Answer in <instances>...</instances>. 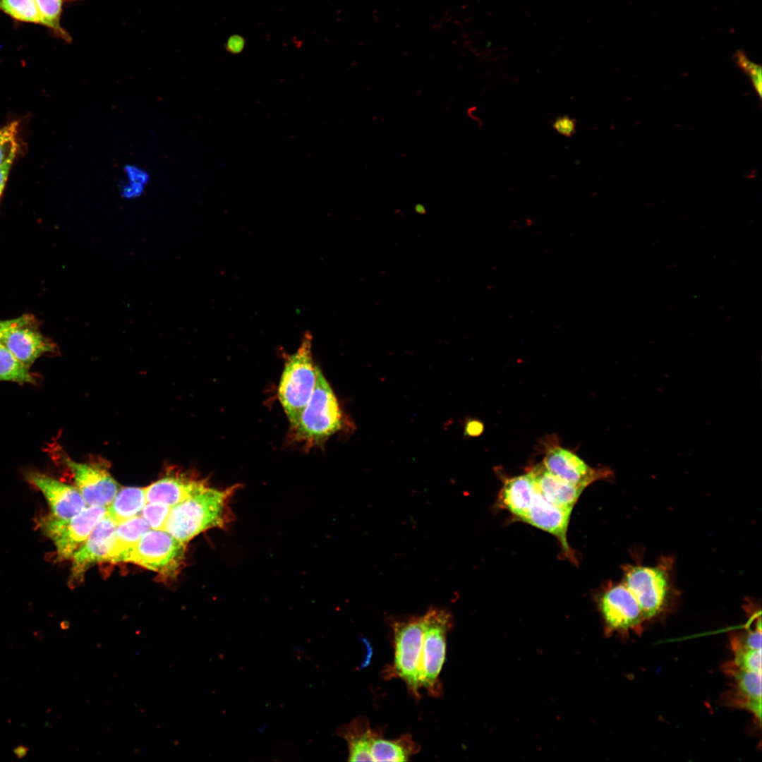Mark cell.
Here are the masks:
<instances>
[{
  "mask_svg": "<svg viewBox=\"0 0 762 762\" xmlns=\"http://www.w3.org/2000/svg\"><path fill=\"white\" fill-rule=\"evenodd\" d=\"M238 488L206 486L171 507L163 530L186 543L207 530L226 528L234 519L230 502Z\"/></svg>",
  "mask_w": 762,
  "mask_h": 762,
  "instance_id": "6da1fadb",
  "label": "cell"
},
{
  "mask_svg": "<svg viewBox=\"0 0 762 762\" xmlns=\"http://www.w3.org/2000/svg\"><path fill=\"white\" fill-rule=\"evenodd\" d=\"M313 337L306 332L297 350L289 356L278 386V398L291 430L298 425L314 391L319 368L312 355Z\"/></svg>",
  "mask_w": 762,
  "mask_h": 762,
  "instance_id": "7a4b0ae2",
  "label": "cell"
},
{
  "mask_svg": "<svg viewBox=\"0 0 762 762\" xmlns=\"http://www.w3.org/2000/svg\"><path fill=\"white\" fill-rule=\"evenodd\" d=\"M393 635L394 659L386 667L384 677L399 678L416 698L421 688V653L423 644V615L390 619Z\"/></svg>",
  "mask_w": 762,
  "mask_h": 762,
  "instance_id": "3957f363",
  "label": "cell"
},
{
  "mask_svg": "<svg viewBox=\"0 0 762 762\" xmlns=\"http://www.w3.org/2000/svg\"><path fill=\"white\" fill-rule=\"evenodd\" d=\"M337 397L318 369L314 391L294 431V439L307 446L320 445L342 427Z\"/></svg>",
  "mask_w": 762,
  "mask_h": 762,
  "instance_id": "277c9868",
  "label": "cell"
},
{
  "mask_svg": "<svg viewBox=\"0 0 762 762\" xmlns=\"http://www.w3.org/2000/svg\"><path fill=\"white\" fill-rule=\"evenodd\" d=\"M671 557L661 558L655 566L627 564L622 567L623 583L636 599L645 620L660 615L672 594Z\"/></svg>",
  "mask_w": 762,
  "mask_h": 762,
  "instance_id": "5b68a950",
  "label": "cell"
},
{
  "mask_svg": "<svg viewBox=\"0 0 762 762\" xmlns=\"http://www.w3.org/2000/svg\"><path fill=\"white\" fill-rule=\"evenodd\" d=\"M421 686L435 697L442 694L440 674L445 661L447 635L452 625L450 612L430 607L423 615Z\"/></svg>",
  "mask_w": 762,
  "mask_h": 762,
  "instance_id": "8992f818",
  "label": "cell"
},
{
  "mask_svg": "<svg viewBox=\"0 0 762 762\" xmlns=\"http://www.w3.org/2000/svg\"><path fill=\"white\" fill-rule=\"evenodd\" d=\"M107 507L87 506L75 516L61 519L50 514L40 516L37 524L54 543L56 561L70 560L88 538L97 524L105 515Z\"/></svg>",
  "mask_w": 762,
  "mask_h": 762,
  "instance_id": "52a82bcc",
  "label": "cell"
},
{
  "mask_svg": "<svg viewBox=\"0 0 762 762\" xmlns=\"http://www.w3.org/2000/svg\"><path fill=\"white\" fill-rule=\"evenodd\" d=\"M186 543L164 530L149 529L141 537L128 562L174 578L184 564Z\"/></svg>",
  "mask_w": 762,
  "mask_h": 762,
  "instance_id": "ba28073f",
  "label": "cell"
},
{
  "mask_svg": "<svg viewBox=\"0 0 762 762\" xmlns=\"http://www.w3.org/2000/svg\"><path fill=\"white\" fill-rule=\"evenodd\" d=\"M60 452V460L69 471L87 506L107 507L119 490L107 463L96 457L88 462L80 463Z\"/></svg>",
  "mask_w": 762,
  "mask_h": 762,
  "instance_id": "9c48e42d",
  "label": "cell"
},
{
  "mask_svg": "<svg viewBox=\"0 0 762 762\" xmlns=\"http://www.w3.org/2000/svg\"><path fill=\"white\" fill-rule=\"evenodd\" d=\"M599 607L610 631H641L645 619L636 599L624 583L607 588L600 597Z\"/></svg>",
  "mask_w": 762,
  "mask_h": 762,
  "instance_id": "30bf717a",
  "label": "cell"
},
{
  "mask_svg": "<svg viewBox=\"0 0 762 762\" xmlns=\"http://www.w3.org/2000/svg\"><path fill=\"white\" fill-rule=\"evenodd\" d=\"M117 524L106 514L97 524L88 538L71 557L68 579L71 587L83 581L86 572L95 564L104 562Z\"/></svg>",
  "mask_w": 762,
  "mask_h": 762,
  "instance_id": "8fae6325",
  "label": "cell"
},
{
  "mask_svg": "<svg viewBox=\"0 0 762 762\" xmlns=\"http://www.w3.org/2000/svg\"><path fill=\"white\" fill-rule=\"evenodd\" d=\"M542 464L550 473L561 480L583 488L613 475L609 468L590 467L575 454L560 446L550 447Z\"/></svg>",
  "mask_w": 762,
  "mask_h": 762,
  "instance_id": "7c38bea8",
  "label": "cell"
},
{
  "mask_svg": "<svg viewBox=\"0 0 762 762\" xmlns=\"http://www.w3.org/2000/svg\"><path fill=\"white\" fill-rule=\"evenodd\" d=\"M25 478L45 497L53 516L68 519L82 512L87 504L75 487L37 471H29Z\"/></svg>",
  "mask_w": 762,
  "mask_h": 762,
  "instance_id": "4fadbf2b",
  "label": "cell"
},
{
  "mask_svg": "<svg viewBox=\"0 0 762 762\" xmlns=\"http://www.w3.org/2000/svg\"><path fill=\"white\" fill-rule=\"evenodd\" d=\"M207 485L204 479L169 468L164 476L145 488V497L147 502H157L173 507Z\"/></svg>",
  "mask_w": 762,
  "mask_h": 762,
  "instance_id": "5bb4252c",
  "label": "cell"
},
{
  "mask_svg": "<svg viewBox=\"0 0 762 762\" xmlns=\"http://www.w3.org/2000/svg\"><path fill=\"white\" fill-rule=\"evenodd\" d=\"M1 343L20 361L30 367L44 354L56 351V346L35 326L34 318L10 329Z\"/></svg>",
  "mask_w": 762,
  "mask_h": 762,
  "instance_id": "9a60e30c",
  "label": "cell"
},
{
  "mask_svg": "<svg viewBox=\"0 0 762 762\" xmlns=\"http://www.w3.org/2000/svg\"><path fill=\"white\" fill-rule=\"evenodd\" d=\"M572 510L549 502L537 490L530 508L521 520L557 537L564 552L571 555L567 532Z\"/></svg>",
  "mask_w": 762,
  "mask_h": 762,
  "instance_id": "2e32d148",
  "label": "cell"
},
{
  "mask_svg": "<svg viewBox=\"0 0 762 762\" xmlns=\"http://www.w3.org/2000/svg\"><path fill=\"white\" fill-rule=\"evenodd\" d=\"M725 667V672L733 678L728 695L730 704L751 712L761 723V672L738 669L730 663Z\"/></svg>",
  "mask_w": 762,
  "mask_h": 762,
  "instance_id": "e0dca14e",
  "label": "cell"
},
{
  "mask_svg": "<svg viewBox=\"0 0 762 762\" xmlns=\"http://www.w3.org/2000/svg\"><path fill=\"white\" fill-rule=\"evenodd\" d=\"M536 484L538 491L549 502L564 507L573 508L584 490L561 480L550 473L539 464L528 472Z\"/></svg>",
  "mask_w": 762,
  "mask_h": 762,
  "instance_id": "ac0fdd59",
  "label": "cell"
},
{
  "mask_svg": "<svg viewBox=\"0 0 762 762\" xmlns=\"http://www.w3.org/2000/svg\"><path fill=\"white\" fill-rule=\"evenodd\" d=\"M150 526L141 515L136 516L116 526L104 562H128L137 543Z\"/></svg>",
  "mask_w": 762,
  "mask_h": 762,
  "instance_id": "d6986e66",
  "label": "cell"
},
{
  "mask_svg": "<svg viewBox=\"0 0 762 762\" xmlns=\"http://www.w3.org/2000/svg\"><path fill=\"white\" fill-rule=\"evenodd\" d=\"M370 727L368 719L359 716L338 729L337 734L347 743L349 761H372L370 750L375 737L380 734Z\"/></svg>",
  "mask_w": 762,
  "mask_h": 762,
  "instance_id": "ffe728a7",
  "label": "cell"
},
{
  "mask_svg": "<svg viewBox=\"0 0 762 762\" xmlns=\"http://www.w3.org/2000/svg\"><path fill=\"white\" fill-rule=\"evenodd\" d=\"M537 488L531 475L517 476L507 479L500 492V503L519 519L530 508Z\"/></svg>",
  "mask_w": 762,
  "mask_h": 762,
  "instance_id": "44dd1931",
  "label": "cell"
},
{
  "mask_svg": "<svg viewBox=\"0 0 762 762\" xmlns=\"http://www.w3.org/2000/svg\"><path fill=\"white\" fill-rule=\"evenodd\" d=\"M419 750L420 746L409 734L397 739H387L382 737L381 732L373 742L370 754L372 761H408Z\"/></svg>",
  "mask_w": 762,
  "mask_h": 762,
  "instance_id": "7402d4cb",
  "label": "cell"
},
{
  "mask_svg": "<svg viewBox=\"0 0 762 762\" xmlns=\"http://www.w3.org/2000/svg\"><path fill=\"white\" fill-rule=\"evenodd\" d=\"M146 503L145 488H122L107 507L106 514L118 525L140 515Z\"/></svg>",
  "mask_w": 762,
  "mask_h": 762,
  "instance_id": "603a6c76",
  "label": "cell"
},
{
  "mask_svg": "<svg viewBox=\"0 0 762 762\" xmlns=\"http://www.w3.org/2000/svg\"><path fill=\"white\" fill-rule=\"evenodd\" d=\"M35 1L41 16L42 25L49 29L56 38L71 43L72 41L71 35L61 25L64 5L66 0Z\"/></svg>",
  "mask_w": 762,
  "mask_h": 762,
  "instance_id": "cb8c5ba5",
  "label": "cell"
},
{
  "mask_svg": "<svg viewBox=\"0 0 762 762\" xmlns=\"http://www.w3.org/2000/svg\"><path fill=\"white\" fill-rule=\"evenodd\" d=\"M0 381L35 384V376L29 366L20 361L0 343Z\"/></svg>",
  "mask_w": 762,
  "mask_h": 762,
  "instance_id": "d4e9b609",
  "label": "cell"
},
{
  "mask_svg": "<svg viewBox=\"0 0 762 762\" xmlns=\"http://www.w3.org/2000/svg\"><path fill=\"white\" fill-rule=\"evenodd\" d=\"M0 11L15 21L42 25L35 0H0Z\"/></svg>",
  "mask_w": 762,
  "mask_h": 762,
  "instance_id": "484cf974",
  "label": "cell"
},
{
  "mask_svg": "<svg viewBox=\"0 0 762 762\" xmlns=\"http://www.w3.org/2000/svg\"><path fill=\"white\" fill-rule=\"evenodd\" d=\"M150 181L147 171L135 164H128L123 169V178L120 185V193L123 198L140 197Z\"/></svg>",
  "mask_w": 762,
  "mask_h": 762,
  "instance_id": "4316f807",
  "label": "cell"
},
{
  "mask_svg": "<svg viewBox=\"0 0 762 762\" xmlns=\"http://www.w3.org/2000/svg\"><path fill=\"white\" fill-rule=\"evenodd\" d=\"M18 123L12 121L0 127V167L13 161L18 150Z\"/></svg>",
  "mask_w": 762,
  "mask_h": 762,
  "instance_id": "83f0119b",
  "label": "cell"
},
{
  "mask_svg": "<svg viewBox=\"0 0 762 762\" xmlns=\"http://www.w3.org/2000/svg\"><path fill=\"white\" fill-rule=\"evenodd\" d=\"M734 61L737 66L749 77L758 97L761 99L762 76L761 66L750 60L743 51H737L734 54Z\"/></svg>",
  "mask_w": 762,
  "mask_h": 762,
  "instance_id": "f1b7e54d",
  "label": "cell"
},
{
  "mask_svg": "<svg viewBox=\"0 0 762 762\" xmlns=\"http://www.w3.org/2000/svg\"><path fill=\"white\" fill-rule=\"evenodd\" d=\"M171 507L162 502H147L141 511V516L150 528L163 530Z\"/></svg>",
  "mask_w": 762,
  "mask_h": 762,
  "instance_id": "f546056e",
  "label": "cell"
},
{
  "mask_svg": "<svg viewBox=\"0 0 762 762\" xmlns=\"http://www.w3.org/2000/svg\"><path fill=\"white\" fill-rule=\"evenodd\" d=\"M734 658L730 663L738 669L761 672V650L732 648Z\"/></svg>",
  "mask_w": 762,
  "mask_h": 762,
  "instance_id": "4dcf8cb0",
  "label": "cell"
},
{
  "mask_svg": "<svg viewBox=\"0 0 762 762\" xmlns=\"http://www.w3.org/2000/svg\"><path fill=\"white\" fill-rule=\"evenodd\" d=\"M732 648L749 650H761V622L759 620L754 629L749 630L742 636L732 638Z\"/></svg>",
  "mask_w": 762,
  "mask_h": 762,
  "instance_id": "1f68e13d",
  "label": "cell"
},
{
  "mask_svg": "<svg viewBox=\"0 0 762 762\" xmlns=\"http://www.w3.org/2000/svg\"><path fill=\"white\" fill-rule=\"evenodd\" d=\"M552 127L560 135L569 138L575 133L576 124L574 119L563 115L553 121Z\"/></svg>",
  "mask_w": 762,
  "mask_h": 762,
  "instance_id": "d6a6232c",
  "label": "cell"
},
{
  "mask_svg": "<svg viewBox=\"0 0 762 762\" xmlns=\"http://www.w3.org/2000/svg\"><path fill=\"white\" fill-rule=\"evenodd\" d=\"M33 318H34L33 317L28 315L21 316L20 318H15V319L7 320H0V343H1L3 337H4V335L10 329H13V328L23 324V323L27 322L31 320Z\"/></svg>",
  "mask_w": 762,
  "mask_h": 762,
  "instance_id": "836d02e7",
  "label": "cell"
},
{
  "mask_svg": "<svg viewBox=\"0 0 762 762\" xmlns=\"http://www.w3.org/2000/svg\"><path fill=\"white\" fill-rule=\"evenodd\" d=\"M245 40L238 35H231L226 43V49L231 54H238L242 52L245 46Z\"/></svg>",
  "mask_w": 762,
  "mask_h": 762,
  "instance_id": "e575fe53",
  "label": "cell"
},
{
  "mask_svg": "<svg viewBox=\"0 0 762 762\" xmlns=\"http://www.w3.org/2000/svg\"><path fill=\"white\" fill-rule=\"evenodd\" d=\"M12 164L13 161H9L0 167V198L5 188Z\"/></svg>",
  "mask_w": 762,
  "mask_h": 762,
  "instance_id": "d590c367",
  "label": "cell"
},
{
  "mask_svg": "<svg viewBox=\"0 0 762 762\" xmlns=\"http://www.w3.org/2000/svg\"><path fill=\"white\" fill-rule=\"evenodd\" d=\"M29 751V748L26 746L20 744L13 749V753L18 759L24 758Z\"/></svg>",
  "mask_w": 762,
  "mask_h": 762,
  "instance_id": "8d00e7d4",
  "label": "cell"
},
{
  "mask_svg": "<svg viewBox=\"0 0 762 762\" xmlns=\"http://www.w3.org/2000/svg\"><path fill=\"white\" fill-rule=\"evenodd\" d=\"M480 424L479 423H476L474 421L470 423L467 425L466 430L468 431L469 435L478 434L480 433V430L482 429L481 428H480Z\"/></svg>",
  "mask_w": 762,
  "mask_h": 762,
  "instance_id": "74e56055",
  "label": "cell"
},
{
  "mask_svg": "<svg viewBox=\"0 0 762 762\" xmlns=\"http://www.w3.org/2000/svg\"><path fill=\"white\" fill-rule=\"evenodd\" d=\"M60 626H61V628L62 629H64V630H66V629H68L69 628V626H70V625H69V623H68V622H61V623Z\"/></svg>",
  "mask_w": 762,
  "mask_h": 762,
  "instance_id": "f35d334b",
  "label": "cell"
}]
</instances>
